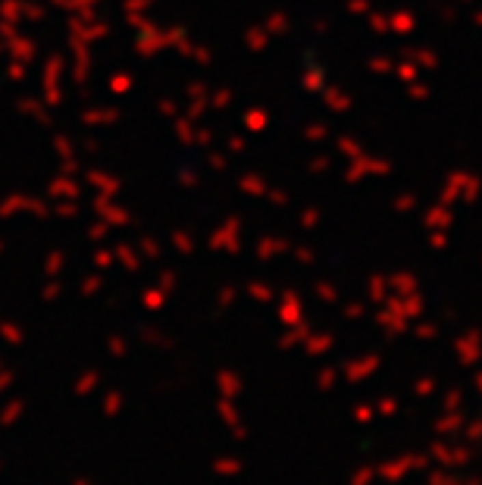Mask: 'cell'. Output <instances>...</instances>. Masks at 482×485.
<instances>
[{"label":"cell","instance_id":"8992f818","mask_svg":"<svg viewBox=\"0 0 482 485\" xmlns=\"http://www.w3.org/2000/svg\"><path fill=\"white\" fill-rule=\"evenodd\" d=\"M416 395H420V397H429V395H432V382H420V385H416Z\"/></svg>","mask_w":482,"mask_h":485},{"label":"cell","instance_id":"3957f363","mask_svg":"<svg viewBox=\"0 0 482 485\" xmlns=\"http://www.w3.org/2000/svg\"><path fill=\"white\" fill-rule=\"evenodd\" d=\"M394 410H398V404H394L392 397H386V401H382V404H379V413H386V417H392Z\"/></svg>","mask_w":482,"mask_h":485},{"label":"cell","instance_id":"52a82bcc","mask_svg":"<svg viewBox=\"0 0 482 485\" xmlns=\"http://www.w3.org/2000/svg\"><path fill=\"white\" fill-rule=\"evenodd\" d=\"M467 438H482V423H473V426L467 429Z\"/></svg>","mask_w":482,"mask_h":485},{"label":"cell","instance_id":"7a4b0ae2","mask_svg":"<svg viewBox=\"0 0 482 485\" xmlns=\"http://www.w3.org/2000/svg\"><path fill=\"white\" fill-rule=\"evenodd\" d=\"M460 423H464V417H454V419H442L436 426V432H448V429H457Z\"/></svg>","mask_w":482,"mask_h":485},{"label":"cell","instance_id":"6da1fadb","mask_svg":"<svg viewBox=\"0 0 482 485\" xmlns=\"http://www.w3.org/2000/svg\"><path fill=\"white\" fill-rule=\"evenodd\" d=\"M213 470L219 473V476H235V473H241V463L229 460V457H219V460L213 463Z\"/></svg>","mask_w":482,"mask_h":485},{"label":"cell","instance_id":"ba28073f","mask_svg":"<svg viewBox=\"0 0 482 485\" xmlns=\"http://www.w3.org/2000/svg\"><path fill=\"white\" fill-rule=\"evenodd\" d=\"M319 385H323V389H329V385H332V373L323 376V379H319Z\"/></svg>","mask_w":482,"mask_h":485},{"label":"cell","instance_id":"5b68a950","mask_svg":"<svg viewBox=\"0 0 482 485\" xmlns=\"http://www.w3.org/2000/svg\"><path fill=\"white\" fill-rule=\"evenodd\" d=\"M457 404H460V391H448L445 407H457Z\"/></svg>","mask_w":482,"mask_h":485},{"label":"cell","instance_id":"277c9868","mask_svg":"<svg viewBox=\"0 0 482 485\" xmlns=\"http://www.w3.org/2000/svg\"><path fill=\"white\" fill-rule=\"evenodd\" d=\"M357 419H360V423H370L373 410H370V407H357Z\"/></svg>","mask_w":482,"mask_h":485}]
</instances>
